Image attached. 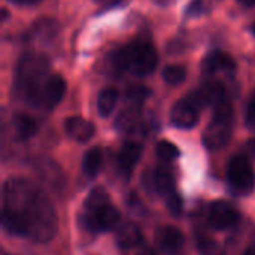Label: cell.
Returning <instances> with one entry per match:
<instances>
[{
	"mask_svg": "<svg viewBox=\"0 0 255 255\" xmlns=\"http://www.w3.org/2000/svg\"><path fill=\"white\" fill-rule=\"evenodd\" d=\"M3 229L34 242H49L58 230V218L48 196L33 182L21 178L3 185Z\"/></svg>",
	"mask_w": 255,
	"mask_h": 255,
	"instance_id": "obj_1",
	"label": "cell"
},
{
	"mask_svg": "<svg viewBox=\"0 0 255 255\" xmlns=\"http://www.w3.org/2000/svg\"><path fill=\"white\" fill-rule=\"evenodd\" d=\"M49 78V60L39 52L21 57L15 72V94L33 108L43 106V88Z\"/></svg>",
	"mask_w": 255,
	"mask_h": 255,
	"instance_id": "obj_2",
	"label": "cell"
},
{
	"mask_svg": "<svg viewBox=\"0 0 255 255\" xmlns=\"http://www.w3.org/2000/svg\"><path fill=\"white\" fill-rule=\"evenodd\" d=\"M109 64L118 73L130 72L136 76H146L152 73L158 64L155 46L146 39H137L127 46L114 51L108 57Z\"/></svg>",
	"mask_w": 255,
	"mask_h": 255,
	"instance_id": "obj_3",
	"label": "cell"
},
{
	"mask_svg": "<svg viewBox=\"0 0 255 255\" xmlns=\"http://www.w3.org/2000/svg\"><path fill=\"white\" fill-rule=\"evenodd\" d=\"M233 117V108L229 100H224L223 103L215 106L212 121L203 133V143L208 149H221L229 143L232 136Z\"/></svg>",
	"mask_w": 255,
	"mask_h": 255,
	"instance_id": "obj_4",
	"label": "cell"
},
{
	"mask_svg": "<svg viewBox=\"0 0 255 255\" xmlns=\"http://www.w3.org/2000/svg\"><path fill=\"white\" fill-rule=\"evenodd\" d=\"M227 179L230 188L238 196H247L255 188V173L248 157L235 155L227 166Z\"/></svg>",
	"mask_w": 255,
	"mask_h": 255,
	"instance_id": "obj_5",
	"label": "cell"
},
{
	"mask_svg": "<svg viewBox=\"0 0 255 255\" xmlns=\"http://www.w3.org/2000/svg\"><path fill=\"white\" fill-rule=\"evenodd\" d=\"M84 224L93 233L109 232L120 224V212L112 203L96 211H84Z\"/></svg>",
	"mask_w": 255,
	"mask_h": 255,
	"instance_id": "obj_6",
	"label": "cell"
},
{
	"mask_svg": "<svg viewBox=\"0 0 255 255\" xmlns=\"http://www.w3.org/2000/svg\"><path fill=\"white\" fill-rule=\"evenodd\" d=\"M199 109L206 108V106H218L223 103L226 99V88L221 82L218 81H209L205 85H202L199 90L190 94L188 97Z\"/></svg>",
	"mask_w": 255,
	"mask_h": 255,
	"instance_id": "obj_7",
	"label": "cell"
},
{
	"mask_svg": "<svg viewBox=\"0 0 255 255\" xmlns=\"http://www.w3.org/2000/svg\"><path fill=\"white\" fill-rule=\"evenodd\" d=\"M239 223L238 211L227 202L217 200L209 208V224L215 230H227Z\"/></svg>",
	"mask_w": 255,
	"mask_h": 255,
	"instance_id": "obj_8",
	"label": "cell"
},
{
	"mask_svg": "<svg viewBox=\"0 0 255 255\" xmlns=\"http://www.w3.org/2000/svg\"><path fill=\"white\" fill-rule=\"evenodd\" d=\"M170 121L179 128H193L199 123V108L187 97L175 103L170 112Z\"/></svg>",
	"mask_w": 255,
	"mask_h": 255,
	"instance_id": "obj_9",
	"label": "cell"
},
{
	"mask_svg": "<svg viewBox=\"0 0 255 255\" xmlns=\"http://www.w3.org/2000/svg\"><path fill=\"white\" fill-rule=\"evenodd\" d=\"M202 70L206 75H215V73H233L236 70V63L235 60L221 51L211 52L209 55L205 57L202 63Z\"/></svg>",
	"mask_w": 255,
	"mask_h": 255,
	"instance_id": "obj_10",
	"label": "cell"
},
{
	"mask_svg": "<svg viewBox=\"0 0 255 255\" xmlns=\"http://www.w3.org/2000/svg\"><path fill=\"white\" fill-rule=\"evenodd\" d=\"M155 242L157 245L167 254H176L182 250L184 247V235L181 230H178L176 227H161L157 235H155Z\"/></svg>",
	"mask_w": 255,
	"mask_h": 255,
	"instance_id": "obj_11",
	"label": "cell"
},
{
	"mask_svg": "<svg viewBox=\"0 0 255 255\" xmlns=\"http://www.w3.org/2000/svg\"><path fill=\"white\" fill-rule=\"evenodd\" d=\"M66 94V81L60 75H49L43 88V108H55Z\"/></svg>",
	"mask_w": 255,
	"mask_h": 255,
	"instance_id": "obj_12",
	"label": "cell"
},
{
	"mask_svg": "<svg viewBox=\"0 0 255 255\" xmlns=\"http://www.w3.org/2000/svg\"><path fill=\"white\" fill-rule=\"evenodd\" d=\"M64 128H66V133L72 139H75L78 142L90 140L94 136V131H96L94 126L88 120H85L82 117H70V118H67L66 124H64Z\"/></svg>",
	"mask_w": 255,
	"mask_h": 255,
	"instance_id": "obj_13",
	"label": "cell"
},
{
	"mask_svg": "<svg viewBox=\"0 0 255 255\" xmlns=\"http://www.w3.org/2000/svg\"><path fill=\"white\" fill-rule=\"evenodd\" d=\"M140 157H142V145L137 142H126L118 155L120 169L126 173H130L139 163Z\"/></svg>",
	"mask_w": 255,
	"mask_h": 255,
	"instance_id": "obj_14",
	"label": "cell"
},
{
	"mask_svg": "<svg viewBox=\"0 0 255 255\" xmlns=\"http://www.w3.org/2000/svg\"><path fill=\"white\" fill-rule=\"evenodd\" d=\"M117 242L121 248L130 250L142 245V230L134 223L123 224L117 232Z\"/></svg>",
	"mask_w": 255,
	"mask_h": 255,
	"instance_id": "obj_15",
	"label": "cell"
},
{
	"mask_svg": "<svg viewBox=\"0 0 255 255\" xmlns=\"http://www.w3.org/2000/svg\"><path fill=\"white\" fill-rule=\"evenodd\" d=\"M37 121L25 114H18L13 118V134L16 140H27L37 133Z\"/></svg>",
	"mask_w": 255,
	"mask_h": 255,
	"instance_id": "obj_16",
	"label": "cell"
},
{
	"mask_svg": "<svg viewBox=\"0 0 255 255\" xmlns=\"http://www.w3.org/2000/svg\"><path fill=\"white\" fill-rule=\"evenodd\" d=\"M140 123V106L127 105L115 121V127L120 131H133Z\"/></svg>",
	"mask_w": 255,
	"mask_h": 255,
	"instance_id": "obj_17",
	"label": "cell"
},
{
	"mask_svg": "<svg viewBox=\"0 0 255 255\" xmlns=\"http://www.w3.org/2000/svg\"><path fill=\"white\" fill-rule=\"evenodd\" d=\"M154 187L158 194L167 197L172 193H175V178L170 170L164 167H158L154 172Z\"/></svg>",
	"mask_w": 255,
	"mask_h": 255,
	"instance_id": "obj_18",
	"label": "cell"
},
{
	"mask_svg": "<svg viewBox=\"0 0 255 255\" xmlns=\"http://www.w3.org/2000/svg\"><path fill=\"white\" fill-rule=\"evenodd\" d=\"M118 103V91L115 88H105L97 97V111L100 117H109Z\"/></svg>",
	"mask_w": 255,
	"mask_h": 255,
	"instance_id": "obj_19",
	"label": "cell"
},
{
	"mask_svg": "<svg viewBox=\"0 0 255 255\" xmlns=\"http://www.w3.org/2000/svg\"><path fill=\"white\" fill-rule=\"evenodd\" d=\"M102 149L94 146L91 149H88L84 155V160H82V170L84 173L88 176V178H96L100 167H102Z\"/></svg>",
	"mask_w": 255,
	"mask_h": 255,
	"instance_id": "obj_20",
	"label": "cell"
},
{
	"mask_svg": "<svg viewBox=\"0 0 255 255\" xmlns=\"http://www.w3.org/2000/svg\"><path fill=\"white\" fill-rule=\"evenodd\" d=\"M57 33V25L54 21L51 19H42V21H37L31 31H30V37L34 39V40H40V42H48L51 40Z\"/></svg>",
	"mask_w": 255,
	"mask_h": 255,
	"instance_id": "obj_21",
	"label": "cell"
},
{
	"mask_svg": "<svg viewBox=\"0 0 255 255\" xmlns=\"http://www.w3.org/2000/svg\"><path fill=\"white\" fill-rule=\"evenodd\" d=\"M111 203V199H109V194L105 191V188L102 187H96L90 196L87 197V202L84 205V211H96V209H100L102 206Z\"/></svg>",
	"mask_w": 255,
	"mask_h": 255,
	"instance_id": "obj_22",
	"label": "cell"
},
{
	"mask_svg": "<svg viewBox=\"0 0 255 255\" xmlns=\"http://www.w3.org/2000/svg\"><path fill=\"white\" fill-rule=\"evenodd\" d=\"M185 78H187V70L181 64H170L163 70V79L169 85H179L185 81Z\"/></svg>",
	"mask_w": 255,
	"mask_h": 255,
	"instance_id": "obj_23",
	"label": "cell"
},
{
	"mask_svg": "<svg viewBox=\"0 0 255 255\" xmlns=\"http://www.w3.org/2000/svg\"><path fill=\"white\" fill-rule=\"evenodd\" d=\"M157 157L161 161L170 163L173 160H176L179 157V149L175 143L167 142V140H160L157 143Z\"/></svg>",
	"mask_w": 255,
	"mask_h": 255,
	"instance_id": "obj_24",
	"label": "cell"
},
{
	"mask_svg": "<svg viewBox=\"0 0 255 255\" xmlns=\"http://www.w3.org/2000/svg\"><path fill=\"white\" fill-rule=\"evenodd\" d=\"M151 94V91L146 87L142 85H136V87H130L126 93V99L128 105H137L142 106V103L148 99V96Z\"/></svg>",
	"mask_w": 255,
	"mask_h": 255,
	"instance_id": "obj_25",
	"label": "cell"
},
{
	"mask_svg": "<svg viewBox=\"0 0 255 255\" xmlns=\"http://www.w3.org/2000/svg\"><path fill=\"white\" fill-rule=\"evenodd\" d=\"M166 205H167V209L172 215L179 217L182 214V199L176 191L166 197Z\"/></svg>",
	"mask_w": 255,
	"mask_h": 255,
	"instance_id": "obj_26",
	"label": "cell"
},
{
	"mask_svg": "<svg viewBox=\"0 0 255 255\" xmlns=\"http://www.w3.org/2000/svg\"><path fill=\"white\" fill-rule=\"evenodd\" d=\"M200 254L202 255H226L224 248L215 241H205L200 244Z\"/></svg>",
	"mask_w": 255,
	"mask_h": 255,
	"instance_id": "obj_27",
	"label": "cell"
},
{
	"mask_svg": "<svg viewBox=\"0 0 255 255\" xmlns=\"http://www.w3.org/2000/svg\"><path fill=\"white\" fill-rule=\"evenodd\" d=\"M205 12V1L203 0H193L187 7L188 16H200Z\"/></svg>",
	"mask_w": 255,
	"mask_h": 255,
	"instance_id": "obj_28",
	"label": "cell"
},
{
	"mask_svg": "<svg viewBox=\"0 0 255 255\" xmlns=\"http://www.w3.org/2000/svg\"><path fill=\"white\" fill-rule=\"evenodd\" d=\"M247 124L255 127V91L248 103V108H247Z\"/></svg>",
	"mask_w": 255,
	"mask_h": 255,
	"instance_id": "obj_29",
	"label": "cell"
},
{
	"mask_svg": "<svg viewBox=\"0 0 255 255\" xmlns=\"http://www.w3.org/2000/svg\"><path fill=\"white\" fill-rule=\"evenodd\" d=\"M247 154L255 160V139H251V140H248V143H247Z\"/></svg>",
	"mask_w": 255,
	"mask_h": 255,
	"instance_id": "obj_30",
	"label": "cell"
},
{
	"mask_svg": "<svg viewBox=\"0 0 255 255\" xmlns=\"http://www.w3.org/2000/svg\"><path fill=\"white\" fill-rule=\"evenodd\" d=\"M137 255H155V253H154L152 248H149V247H146V245H140V247H139V253H137Z\"/></svg>",
	"mask_w": 255,
	"mask_h": 255,
	"instance_id": "obj_31",
	"label": "cell"
},
{
	"mask_svg": "<svg viewBox=\"0 0 255 255\" xmlns=\"http://www.w3.org/2000/svg\"><path fill=\"white\" fill-rule=\"evenodd\" d=\"M12 3H16V4H34L40 0H10Z\"/></svg>",
	"mask_w": 255,
	"mask_h": 255,
	"instance_id": "obj_32",
	"label": "cell"
},
{
	"mask_svg": "<svg viewBox=\"0 0 255 255\" xmlns=\"http://www.w3.org/2000/svg\"><path fill=\"white\" fill-rule=\"evenodd\" d=\"M241 4H244V6H248V7H251V6H255V0H238Z\"/></svg>",
	"mask_w": 255,
	"mask_h": 255,
	"instance_id": "obj_33",
	"label": "cell"
},
{
	"mask_svg": "<svg viewBox=\"0 0 255 255\" xmlns=\"http://www.w3.org/2000/svg\"><path fill=\"white\" fill-rule=\"evenodd\" d=\"M244 255H255V245H251Z\"/></svg>",
	"mask_w": 255,
	"mask_h": 255,
	"instance_id": "obj_34",
	"label": "cell"
},
{
	"mask_svg": "<svg viewBox=\"0 0 255 255\" xmlns=\"http://www.w3.org/2000/svg\"><path fill=\"white\" fill-rule=\"evenodd\" d=\"M155 1H158V3H161V4H166L169 0H155Z\"/></svg>",
	"mask_w": 255,
	"mask_h": 255,
	"instance_id": "obj_35",
	"label": "cell"
},
{
	"mask_svg": "<svg viewBox=\"0 0 255 255\" xmlns=\"http://www.w3.org/2000/svg\"><path fill=\"white\" fill-rule=\"evenodd\" d=\"M251 30H253V33H254V36H255V22H254V25L251 27Z\"/></svg>",
	"mask_w": 255,
	"mask_h": 255,
	"instance_id": "obj_36",
	"label": "cell"
},
{
	"mask_svg": "<svg viewBox=\"0 0 255 255\" xmlns=\"http://www.w3.org/2000/svg\"><path fill=\"white\" fill-rule=\"evenodd\" d=\"M6 255H7V254H6Z\"/></svg>",
	"mask_w": 255,
	"mask_h": 255,
	"instance_id": "obj_37",
	"label": "cell"
}]
</instances>
